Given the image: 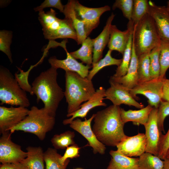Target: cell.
Listing matches in <instances>:
<instances>
[{
	"label": "cell",
	"instance_id": "6da1fadb",
	"mask_svg": "<svg viewBox=\"0 0 169 169\" xmlns=\"http://www.w3.org/2000/svg\"><path fill=\"white\" fill-rule=\"evenodd\" d=\"M120 109L113 105L95 114L92 130L98 140L105 146H116L127 136Z\"/></svg>",
	"mask_w": 169,
	"mask_h": 169
},
{
	"label": "cell",
	"instance_id": "7a4b0ae2",
	"mask_svg": "<svg viewBox=\"0 0 169 169\" xmlns=\"http://www.w3.org/2000/svg\"><path fill=\"white\" fill-rule=\"evenodd\" d=\"M57 69L51 67L42 72L32 84L33 95L37 102L41 100L44 109L51 116L55 117L60 103L64 96V92L57 81Z\"/></svg>",
	"mask_w": 169,
	"mask_h": 169
},
{
	"label": "cell",
	"instance_id": "3957f363",
	"mask_svg": "<svg viewBox=\"0 0 169 169\" xmlns=\"http://www.w3.org/2000/svg\"><path fill=\"white\" fill-rule=\"evenodd\" d=\"M65 89L64 92L68 103L67 114L80 109L82 103L89 100L95 92L92 80L77 73L65 71Z\"/></svg>",
	"mask_w": 169,
	"mask_h": 169
},
{
	"label": "cell",
	"instance_id": "277c9868",
	"mask_svg": "<svg viewBox=\"0 0 169 169\" xmlns=\"http://www.w3.org/2000/svg\"><path fill=\"white\" fill-rule=\"evenodd\" d=\"M132 41L137 56L150 53L160 44L161 39L153 20L148 13L134 25Z\"/></svg>",
	"mask_w": 169,
	"mask_h": 169
},
{
	"label": "cell",
	"instance_id": "5b68a950",
	"mask_svg": "<svg viewBox=\"0 0 169 169\" xmlns=\"http://www.w3.org/2000/svg\"><path fill=\"white\" fill-rule=\"evenodd\" d=\"M55 123V117L50 115L43 108L39 109L33 106L25 118L10 131L12 133L18 131L33 133L43 141L46 133L53 129Z\"/></svg>",
	"mask_w": 169,
	"mask_h": 169
},
{
	"label": "cell",
	"instance_id": "8992f818",
	"mask_svg": "<svg viewBox=\"0 0 169 169\" xmlns=\"http://www.w3.org/2000/svg\"><path fill=\"white\" fill-rule=\"evenodd\" d=\"M0 100L1 105L26 108L30 105L26 91L9 70L2 66L0 68Z\"/></svg>",
	"mask_w": 169,
	"mask_h": 169
},
{
	"label": "cell",
	"instance_id": "52a82bcc",
	"mask_svg": "<svg viewBox=\"0 0 169 169\" xmlns=\"http://www.w3.org/2000/svg\"><path fill=\"white\" fill-rule=\"evenodd\" d=\"M163 79H151L138 83L133 88L130 90L132 96L138 99L136 95L141 94L148 99L149 104L158 109L163 97Z\"/></svg>",
	"mask_w": 169,
	"mask_h": 169
},
{
	"label": "cell",
	"instance_id": "ba28073f",
	"mask_svg": "<svg viewBox=\"0 0 169 169\" xmlns=\"http://www.w3.org/2000/svg\"><path fill=\"white\" fill-rule=\"evenodd\" d=\"M74 6L77 16L84 23L87 37L99 25L101 15L110 10V7L108 5L99 8H89L82 5L77 0H74Z\"/></svg>",
	"mask_w": 169,
	"mask_h": 169
},
{
	"label": "cell",
	"instance_id": "9c48e42d",
	"mask_svg": "<svg viewBox=\"0 0 169 169\" xmlns=\"http://www.w3.org/2000/svg\"><path fill=\"white\" fill-rule=\"evenodd\" d=\"M2 134L0 139V161L2 164L19 163L27 157V152L23 151L20 146L11 140L10 131Z\"/></svg>",
	"mask_w": 169,
	"mask_h": 169
},
{
	"label": "cell",
	"instance_id": "30bf717a",
	"mask_svg": "<svg viewBox=\"0 0 169 169\" xmlns=\"http://www.w3.org/2000/svg\"><path fill=\"white\" fill-rule=\"evenodd\" d=\"M109 82L110 87L105 90V97L110 100L113 105L119 106L125 104L139 109L144 107L143 104L138 102L132 96L129 89L110 77Z\"/></svg>",
	"mask_w": 169,
	"mask_h": 169
},
{
	"label": "cell",
	"instance_id": "8fae6325",
	"mask_svg": "<svg viewBox=\"0 0 169 169\" xmlns=\"http://www.w3.org/2000/svg\"><path fill=\"white\" fill-rule=\"evenodd\" d=\"M95 114H93L89 119L86 118L82 121L77 118L69 124L70 127L83 136L88 141V146L92 147L94 154L104 155L106 149L105 146L97 139L91 128V123L94 119Z\"/></svg>",
	"mask_w": 169,
	"mask_h": 169
},
{
	"label": "cell",
	"instance_id": "7c38bea8",
	"mask_svg": "<svg viewBox=\"0 0 169 169\" xmlns=\"http://www.w3.org/2000/svg\"><path fill=\"white\" fill-rule=\"evenodd\" d=\"M29 110L26 107L0 106V132L9 131L24 120Z\"/></svg>",
	"mask_w": 169,
	"mask_h": 169
},
{
	"label": "cell",
	"instance_id": "4fadbf2b",
	"mask_svg": "<svg viewBox=\"0 0 169 169\" xmlns=\"http://www.w3.org/2000/svg\"><path fill=\"white\" fill-rule=\"evenodd\" d=\"M146 141L145 134L139 133L136 135L126 137L116 146L117 150L130 157H139L146 152Z\"/></svg>",
	"mask_w": 169,
	"mask_h": 169
},
{
	"label": "cell",
	"instance_id": "5bb4252c",
	"mask_svg": "<svg viewBox=\"0 0 169 169\" xmlns=\"http://www.w3.org/2000/svg\"><path fill=\"white\" fill-rule=\"evenodd\" d=\"M149 4L148 13L154 20L160 38L169 41V14L166 7L157 5L151 0Z\"/></svg>",
	"mask_w": 169,
	"mask_h": 169
},
{
	"label": "cell",
	"instance_id": "9a60e30c",
	"mask_svg": "<svg viewBox=\"0 0 169 169\" xmlns=\"http://www.w3.org/2000/svg\"><path fill=\"white\" fill-rule=\"evenodd\" d=\"M157 109L153 107L148 120L144 125L146 141V152L158 156V147L161 135L157 123Z\"/></svg>",
	"mask_w": 169,
	"mask_h": 169
},
{
	"label": "cell",
	"instance_id": "2e32d148",
	"mask_svg": "<svg viewBox=\"0 0 169 169\" xmlns=\"http://www.w3.org/2000/svg\"><path fill=\"white\" fill-rule=\"evenodd\" d=\"M55 10L50 9L45 13L44 11L38 12V20L42 26L44 38L54 41L53 38L57 32L62 27L65 19H60L56 16Z\"/></svg>",
	"mask_w": 169,
	"mask_h": 169
},
{
	"label": "cell",
	"instance_id": "e0dca14e",
	"mask_svg": "<svg viewBox=\"0 0 169 169\" xmlns=\"http://www.w3.org/2000/svg\"><path fill=\"white\" fill-rule=\"evenodd\" d=\"M66 58L62 60L57 59L55 56L50 57L48 59V62L51 67L58 69H62L65 71H71L75 72L83 78L88 76L89 69L91 66L84 65L82 63L78 62L67 51L65 50Z\"/></svg>",
	"mask_w": 169,
	"mask_h": 169
},
{
	"label": "cell",
	"instance_id": "ac0fdd59",
	"mask_svg": "<svg viewBox=\"0 0 169 169\" xmlns=\"http://www.w3.org/2000/svg\"><path fill=\"white\" fill-rule=\"evenodd\" d=\"M105 90L102 87H100L97 89L89 100L81 105L80 109L73 113L67 115L68 117H71L64 120L63 124L65 125L69 124L74 120L78 117H85L89 111L96 107L106 106V104L103 102V100L105 99L104 97Z\"/></svg>",
	"mask_w": 169,
	"mask_h": 169
},
{
	"label": "cell",
	"instance_id": "d6986e66",
	"mask_svg": "<svg viewBox=\"0 0 169 169\" xmlns=\"http://www.w3.org/2000/svg\"><path fill=\"white\" fill-rule=\"evenodd\" d=\"M134 24L129 21L127 29L124 31L119 30L115 25H111L110 37L108 44L109 49L117 51L122 55L126 48L131 33L133 31Z\"/></svg>",
	"mask_w": 169,
	"mask_h": 169
},
{
	"label": "cell",
	"instance_id": "ffe728a7",
	"mask_svg": "<svg viewBox=\"0 0 169 169\" xmlns=\"http://www.w3.org/2000/svg\"><path fill=\"white\" fill-rule=\"evenodd\" d=\"M115 16V15L113 13H111L108 18L105 25L101 32L97 37L93 39L92 64L97 62L101 59L103 51L109 42L110 28Z\"/></svg>",
	"mask_w": 169,
	"mask_h": 169
},
{
	"label": "cell",
	"instance_id": "44dd1931",
	"mask_svg": "<svg viewBox=\"0 0 169 169\" xmlns=\"http://www.w3.org/2000/svg\"><path fill=\"white\" fill-rule=\"evenodd\" d=\"M138 57L132 41L131 59L126 74L120 77L115 78L112 76L110 78L130 90L135 87L138 83Z\"/></svg>",
	"mask_w": 169,
	"mask_h": 169
},
{
	"label": "cell",
	"instance_id": "7402d4cb",
	"mask_svg": "<svg viewBox=\"0 0 169 169\" xmlns=\"http://www.w3.org/2000/svg\"><path fill=\"white\" fill-rule=\"evenodd\" d=\"M63 13L65 18L70 23L77 36L78 44H81L87 37L85 32L83 22L77 16L74 6V0L68 1L65 5Z\"/></svg>",
	"mask_w": 169,
	"mask_h": 169
},
{
	"label": "cell",
	"instance_id": "603a6c76",
	"mask_svg": "<svg viewBox=\"0 0 169 169\" xmlns=\"http://www.w3.org/2000/svg\"><path fill=\"white\" fill-rule=\"evenodd\" d=\"M27 157L19 163L21 169H44V153L40 146H28Z\"/></svg>",
	"mask_w": 169,
	"mask_h": 169
},
{
	"label": "cell",
	"instance_id": "cb8c5ba5",
	"mask_svg": "<svg viewBox=\"0 0 169 169\" xmlns=\"http://www.w3.org/2000/svg\"><path fill=\"white\" fill-rule=\"evenodd\" d=\"M109 153L111 160L106 169H140L139 158L125 156L117 150H111Z\"/></svg>",
	"mask_w": 169,
	"mask_h": 169
},
{
	"label": "cell",
	"instance_id": "d4e9b609",
	"mask_svg": "<svg viewBox=\"0 0 169 169\" xmlns=\"http://www.w3.org/2000/svg\"><path fill=\"white\" fill-rule=\"evenodd\" d=\"M153 107L150 105L137 110H125L121 108L120 116L124 123L131 121L135 125H144L147 122L150 113Z\"/></svg>",
	"mask_w": 169,
	"mask_h": 169
},
{
	"label": "cell",
	"instance_id": "484cf974",
	"mask_svg": "<svg viewBox=\"0 0 169 169\" xmlns=\"http://www.w3.org/2000/svg\"><path fill=\"white\" fill-rule=\"evenodd\" d=\"M93 39L87 37L82 42L79 49L70 53L76 59H79L86 65H91L93 63Z\"/></svg>",
	"mask_w": 169,
	"mask_h": 169
},
{
	"label": "cell",
	"instance_id": "4316f807",
	"mask_svg": "<svg viewBox=\"0 0 169 169\" xmlns=\"http://www.w3.org/2000/svg\"><path fill=\"white\" fill-rule=\"evenodd\" d=\"M62 156L55 148H48L44 153V158L46 165V169H66L69 162L68 159L62 164L59 161Z\"/></svg>",
	"mask_w": 169,
	"mask_h": 169
},
{
	"label": "cell",
	"instance_id": "83f0119b",
	"mask_svg": "<svg viewBox=\"0 0 169 169\" xmlns=\"http://www.w3.org/2000/svg\"><path fill=\"white\" fill-rule=\"evenodd\" d=\"M112 51L109 49L105 57L97 62L92 65V69L89 71L87 78L92 80L94 76L101 69L105 67L115 65L117 67L121 64L122 59H116L112 57L111 55Z\"/></svg>",
	"mask_w": 169,
	"mask_h": 169
},
{
	"label": "cell",
	"instance_id": "f1b7e54d",
	"mask_svg": "<svg viewBox=\"0 0 169 169\" xmlns=\"http://www.w3.org/2000/svg\"><path fill=\"white\" fill-rule=\"evenodd\" d=\"M140 169H163L164 161L158 156L145 152L139 157Z\"/></svg>",
	"mask_w": 169,
	"mask_h": 169
},
{
	"label": "cell",
	"instance_id": "f546056e",
	"mask_svg": "<svg viewBox=\"0 0 169 169\" xmlns=\"http://www.w3.org/2000/svg\"><path fill=\"white\" fill-rule=\"evenodd\" d=\"M131 33L126 48L123 54L122 62L117 68L115 73L112 76L115 78L120 77L125 75L128 70L131 58L132 35Z\"/></svg>",
	"mask_w": 169,
	"mask_h": 169
},
{
	"label": "cell",
	"instance_id": "4dcf8cb0",
	"mask_svg": "<svg viewBox=\"0 0 169 169\" xmlns=\"http://www.w3.org/2000/svg\"><path fill=\"white\" fill-rule=\"evenodd\" d=\"M75 135L74 132L67 131L54 135L51 139V142L55 149H64L75 144L74 140Z\"/></svg>",
	"mask_w": 169,
	"mask_h": 169
},
{
	"label": "cell",
	"instance_id": "1f68e13d",
	"mask_svg": "<svg viewBox=\"0 0 169 169\" xmlns=\"http://www.w3.org/2000/svg\"><path fill=\"white\" fill-rule=\"evenodd\" d=\"M149 54L146 53L138 56V84L151 80L150 70Z\"/></svg>",
	"mask_w": 169,
	"mask_h": 169
},
{
	"label": "cell",
	"instance_id": "d6a6232c",
	"mask_svg": "<svg viewBox=\"0 0 169 169\" xmlns=\"http://www.w3.org/2000/svg\"><path fill=\"white\" fill-rule=\"evenodd\" d=\"M160 44H161L152 49L149 54L150 70L151 79H160Z\"/></svg>",
	"mask_w": 169,
	"mask_h": 169
},
{
	"label": "cell",
	"instance_id": "836d02e7",
	"mask_svg": "<svg viewBox=\"0 0 169 169\" xmlns=\"http://www.w3.org/2000/svg\"><path fill=\"white\" fill-rule=\"evenodd\" d=\"M159 60L160 79H163L166 78V72L169 68V41L161 39Z\"/></svg>",
	"mask_w": 169,
	"mask_h": 169
},
{
	"label": "cell",
	"instance_id": "e575fe53",
	"mask_svg": "<svg viewBox=\"0 0 169 169\" xmlns=\"http://www.w3.org/2000/svg\"><path fill=\"white\" fill-rule=\"evenodd\" d=\"M149 1L147 0H133L131 20L136 25L143 17L148 13Z\"/></svg>",
	"mask_w": 169,
	"mask_h": 169
},
{
	"label": "cell",
	"instance_id": "d590c367",
	"mask_svg": "<svg viewBox=\"0 0 169 169\" xmlns=\"http://www.w3.org/2000/svg\"><path fill=\"white\" fill-rule=\"evenodd\" d=\"M12 37V31L5 30H0V50L7 55L11 63H13V59L10 47Z\"/></svg>",
	"mask_w": 169,
	"mask_h": 169
},
{
	"label": "cell",
	"instance_id": "8d00e7d4",
	"mask_svg": "<svg viewBox=\"0 0 169 169\" xmlns=\"http://www.w3.org/2000/svg\"><path fill=\"white\" fill-rule=\"evenodd\" d=\"M133 0H116L114 3L112 9L116 8L120 9L124 16L129 21L131 19Z\"/></svg>",
	"mask_w": 169,
	"mask_h": 169
},
{
	"label": "cell",
	"instance_id": "74e56055",
	"mask_svg": "<svg viewBox=\"0 0 169 169\" xmlns=\"http://www.w3.org/2000/svg\"><path fill=\"white\" fill-rule=\"evenodd\" d=\"M169 115V102L163 99L157 109V123L159 131L165 132L164 122L166 118Z\"/></svg>",
	"mask_w": 169,
	"mask_h": 169
},
{
	"label": "cell",
	"instance_id": "f35d334b",
	"mask_svg": "<svg viewBox=\"0 0 169 169\" xmlns=\"http://www.w3.org/2000/svg\"><path fill=\"white\" fill-rule=\"evenodd\" d=\"M169 149V128L165 135H161L158 147V156L161 159H166V153Z\"/></svg>",
	"mask_w": 169,
	"mask_h": 169
},
{
	"label": "cell",
	"instance_id": "ab89813d",
	"mask_svg": "<svg viewBox=\"0 0 169 169\" xmlns=\"http://www.w3.org/2000/svg\"><path fill=\"white\" fill-rule=\"evenodd\" d=\"M64 6L60 0H45L40 6L34 8V10L35 12H39L44 11L43 9L46 8H54L63 13Z\"/></svg>",
	"mask_w": 169,
	"mask_h": 169
},
{
	"label": "cell",
	"instance_id": "60d3db41",
	"mask_svg": "<svg viewBox=\"0 0 169 169\" xmlns=\"http://www.w3.org/2000/svg\"><path fill=\"white\" fill-rule=\"evenodd\" d=\"M80 148L75 144L67 147L63 156L59 158L61 163L64 164L68 158L72 159L79 157L80 156L79 153Z\"/></svg>",
	"mask_w": 169,
	"mask_h": 169
},
{
	"label": "cell",
	"instance_id": "b9f144b4",
	"mask_svg": "<svg viewBox=\"0 0 169 169\" xmlns=\"http://www.w3.org/2000/svg\"><path fill=\"white\" fill-rule=\"evenodd\" d=\"M163 99L169 102V79H163Z\"/></svg>",
	"mask_w": 169,
	"mask_h": 169
},
{
	"label": "cell",
	"instance_id": "7bdbcfd3",
	"mask_svg": "<svg viewBox=\"0 0 169 169\" xmlns=\"http://www.w3.org/2000/svg\"><path fill=\"white\" fill-rule=\"evenodd\" d=\"M19 163H7L2 164L0 165V169H21Z\"/></svg>",
	"mask_w": 169,
	"mask_h": 169
},
{
	"label": "cell",
	"instance_id": "ee69618b",
	"mask_svg": "<svg viewBox=\"0 0 169 169\" xmlns=\"http://www.w3.org/2000/svg\"><path fill=\"white\" fill-rule=\"evenodd\" d=\"M163 169H169V161L165 159L164 160Z\"/></svg>",
	"mask_w": 169,
	"mask_h": 169
},
{
	"label": "cell",
	"instance_id": "f6af8a7d",
	"mask_svg": "<svg viewBox=\"0 0 169 169\" xmlns=\"http://www.w3.org/2000/svg\"><path fill=\"white\" fill-rule=\"evenodd\" d=\"M166 9L167 12H168L169 14V0L167 1V5L166 7Z\"/></svg>",
	"mask_w": 169,
	"mask_h": 169
},
{
	"label": "cell",
	"instance_id": "bcb514c9",
	"mask_svg": "<svg viewBox=\"0 0 169 169\" xmlns=\"http://www.w3.org/2000/svg\"><path fill=\"white\" fill-rule=\"evenodd\" d=\"M166 159L169 161V149H168L166 153Z\"/></svg>",
	"mask_w": 169,
	"mask_h": 169
},
{
	"label": "cell",
	"instance_id": "7dc6e473",
	"mask_svg": "<svg viewBox=\"0 0 169 169\" xmlns=\"http://www.w3.org/2000/svg\"><path fill=\"white\" fill-rule=\"evenodd\" d=\"M75 169H82V168H76Z\"/></svg>",
	"mask_w": 169,
	"mask_h": 169
}]
</instances>
